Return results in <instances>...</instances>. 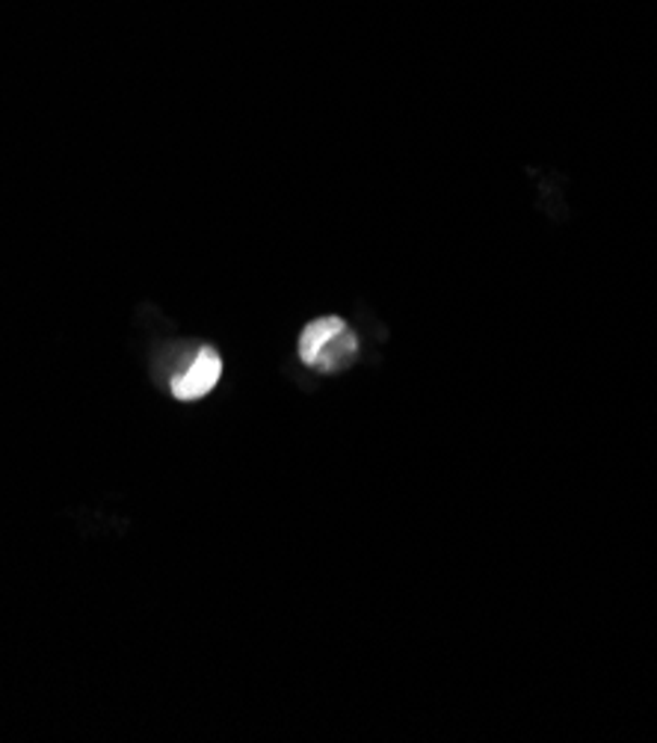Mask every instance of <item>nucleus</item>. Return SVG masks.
Returning a JSON list of instances; mask_svg holds the SVG:
<instances>
[{"label": "nucleus", "instance_id": "f257e3e1", "mask_svg": "<svg viewBox=\"0 0 657 743\" xmlns=\"http://www.w3.org/2000/svg\"><path fill=\"white\" fill-rule=\"evenodd\" d=\"M219 377H223V358H219L216 350L205 347V350H199V356L187 365V370L173 379V394L178 400H187V403H190V400H202L205 394L214 391Z\"/></svg>", "mask_w": 657, "mask_h": 743}, {"label": "nucleus", "instance_id": "f03ea898", "mask_svg": "<svg viewBox=\"0 0 657 743\" xmlns=\"http://www.w3.org/2000/svg\"><path fill=\"white\" fill-rule=\"evenodd\" d=\"M356 335L350 332V326H344L341 332L334 335V338H329L324 347H320V353L314 356L312 367H317V370H326V374H332V370H341L344 365H350L353 362V356H356Z\"/></svg>", "mask_w": 657, "mask_h": 743}, {"label": "nucleus", "instance_id": "7ed1b4c3", "mask_svg": "<svg viewBox=\"0 0 657 743\" xmlns=\"http://www.w3.org/2000/svg\"><path fill=\"white\" fill-rule=\"evenodd\" d=\"M344 320L341 317H317L314 324H308L305 329H302L300 335V358L305 362V365L312 367L314 356L320 353V347L329 341V338H334V335L344 329Z\"/></svg>", "mask_w": 657, "mask_h": 743}]
</instances>
